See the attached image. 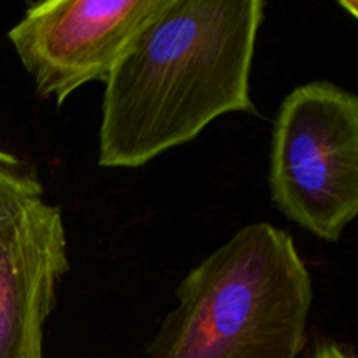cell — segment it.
<instances>
[{
	"label": "cell",
	"mask_w": 358,
	"mask_h": 358,
	"mask_svg": "<svg viewBox=\"0 0 358 358\" xmlns=\"http://www.w3.org/2000/svg\"><path fill=\"white\" fill-rule=\"evenodd\" d=\"M313 358H355V357L350 355V353L346 352V350H343L341 346L329 345L325 346V348H322Z\"/></svg>",
	"instance_id": "52a82bcc"
},
{
	"label": "cell",
	"mask_w": 358,
	"mask_h": 358,
	"mask_svg": "<svg viewBox=\"0 0 358 358\" xmlns=\"http://www.w3.org/2000/svg\"><path fill=\"white\" fill-rule=\"evenodd\" d=\"M170 0H48L9 30L21 65L42 98L62 105L91 80L107 83L136 35Z\"/></svg>",
	"instance_id": "277c9868"
},
{
	"label": "cell",
	"mask_w": 358,
	"mask_h": 358,
	"mask_svg": "<svg viewBox=\"0 0 358 358\" xmlns=\"http://www.w3.org/2000/svg\"><path fill=\"white\" fill-rule=\"evenodd\" d=\"M42 184L31 166L0 149V217L42 198Z\"/></svg>",
	"instance_id": "8992f818"
},
{
	"label": "cell",
	"mask_w": 358,
	"mask_h": 358,
	"mask_svg": "<svg viewBox=\"0 0 358 358\" xmlns=\"http://www.w3.org/2000/svg\"><path fill=\"white\" fill-rule=\"evenodd\" d=\"M273 203L297 226L338 241L358 213V98L325 80L297 86L273 128Z\"/></svg>",
	"instance_id": "3957f363"
},
{
	"label": "cell",
	"mask_w": 358,
	"mask_h": 358,
	"mask_svg": "<svg viewBox=\"0 0 358 358\" xmlns=\"http://www.w3.org/2000/svg\"><path fill=\"white\" fill-rule=\"evenodd\" d=\"M66 271L58 206L41 198L0 217V358H44V324Z\"/></svg>",
	"instance_id": "5b68a950"
},
{
	"label": "cell",
	"mask_w": 358,
	"mask_h": 358,
	"mask_svg": "<svg viewBox=\"0 0 358 358\" xmlns=\"http://www.w3.org/2000/svg\"><path fill=\"white\" fill-rule=\"evenodd\" d=\"M262 0H170L105 83L98 163L140 168L217 117L255 114L250 70Z\"/></svg>",
	"instance_id": "6da1fadb"
},
{
	"label": "cell",
	"mask_w": 358,
	"mask_h": 358,
	"mask_svg": "<svg viewBox=\"0 0 358 358\" xmlns=\"http://www.w3.org/2000/svg\"><path fill=\"white\" fill-rule=\"evenodd\" d=\"M175 297L149 358H297L313 282L292 236L255 222L189 271Z\"/></svg>",
	"instance_id": "7a4b0ae2"
}]
</instances>
